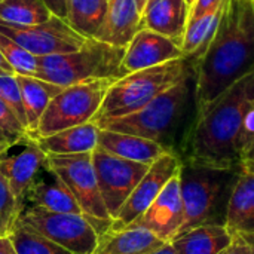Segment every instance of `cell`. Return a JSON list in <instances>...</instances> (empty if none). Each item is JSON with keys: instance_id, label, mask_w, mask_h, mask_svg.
<instances>
[{"instance_id": "obj_1", "label": "cell", "mask_w": 254, "mask_h": 254, "mask_svg": "<svg viewBox=\"0 0 254 254\" xmlns=\"http://www.w3.org/2000/svg\"><path fill=\"white\" fill-rule=\"evenodd\" d=\"M252 71H254L253 3L250 0H226L214 39L195 65V115L201 113Z\"/></svg>"}, {"instance_id": "obj_2", "label": "cell", "mask_w": 254, "mask_h": 254, "mask_svg": "<svg viewBox=\"0 0 254 254\" xmlns=\"http://www.w3.org/2000/svg\"><path fill=\"white\" fill-rule=\"evenodd\" d=\"M253 103L252 71L193 116L180 153L182 162L211 168L241 167L240 134L244 116Z\"/></svg>"}, {"instance_id": "obj_3", "label": "cell", "mask_w": 254, "mask_h": 254, "mask_svg": "<svg viewBox=\"0 0 254 254\" xmlns=\"http://www.w3.org/2000/svg\"><path fill=\"white\" fill-rule=\"evenodd\" d=\"M237 168H211L182 162L179 171L185 219L177 237L204 225H225L231 193L240 176Z\"/></svg>"}, {"instance_id": "obj_4", "label": "cell", "mask_w": 254, "mask_h": 254, "mask_svg": "<svg viewBox=\"0 0 254 254\" xmlns=\"http://www.w3.org/2000/svg\"><path fill=\"white\" fill-rule=\"evenodd\" d=\"M193 74L195 61L179 58L116 79L109 88L92 122L100 124L134 113L171 86L193 77Z\"/></svg>"}, {"instance_id": "obj_5", "label": "cell", "mask_w": 254, "mask_h": 254, "mask_svg": "<svg viewBox=\"0 0 254 254\" xmlns=\"http://www.w3.org/2000/svg\"><path fill=\"white\" fill-rule=\"evenodd\" d=\"M192 80L193 77L171 86L134 113L109 119L97 125L100 129L125 132L153 140L173 153V137L183 124L189 104H193Z\"/></svg>"}, {"instance_id": "obj_6", "label": "cell", "mask_w": 254, "mask_h": 254, "mask_svg": "<svg viewBox=\"0 0 254 254\" xmlns=\"http://www.w3.org/2000/svg\"><path fill=\"white\" fill-rule=\"evenodd\" d=\"M125 48L86 39L74 52L39 57L36 77L63 88L97 79H119Z\"/></svg>"}, {"instance_id": "obj_7", "label": "cell", "mask_w": 254, "mask_h": 254, "mask_svg": "<svg viewBox=\"0 0 254 254\" xmlns=\"http://www.w3.org/2000/svg\"><path fill=\"white\" fill-rule=\"evenodd\" d=\"M116 79H97L65 86L55 95L43 112L31 138L92 122L103 100Z\"/></svg>"}, {"instance_id": "obj_8", "label": "cell", "mask_w": 254, "mask_h": 254, "mask_svg": "<svg viewBox=\"0 0 254 254\" xmlns=\"http://www.w3.org/2000/svg\"><path fill=\"white\" fill-rule=\"evenodd\" d=\"M45 168L54 173L73 193L82 213L92 220L98 235L112 226V217L100 193L92 152L73 155H46Z\"/></svg>"}, {"instance_id": "obj_9", "label": "cell", "mask_w": 254, "mask_h": 254, "mask_svg": "<svg viewBox=\"0 0 254 254\" xmlns=\"http://www.w3.org/2000/svg\"><path fill=\"white\" fill-rule=\"evenodd\" d=\"M18 222L73 254H91L100 238L95 225L85 214L54 213L22 205Z\"/></svg>"}, {"instance_id": "obj_10", "label": "cell", "mask_w": 254, "mask_h": 254, "mask_svg": "<svg viewBox=\"0 0 254 254\" xmlns=\"http://www.w3.org/2000/svg\"><path fill=\"white\" fill-rule=\"evenodd\" d=\"M92 164L101 198L113 220L150 165L119 158L98 146L92 150Z\"/></svg>"}, {"instance_id": "obj_11", "label": "cell", "mask_w": 254, "mask_h": 254, "mask_svg": "<svg viewBox=\"0 0 254 254\" xmlns=\"http://www.w3.org/2000/svg\"><path fill=\"white\" fill-rule=\"evenodd\" d=\"M0 33L36 57L74 52L86 40L83 36L77 34L67 21L55 15L46 22L36 25H16L0 21Z\"/></svg>"}, {"instance_id": "obj_12", "label": "cell", "mask_w": 254, "mask_h": 254, "mask_svg": "<svg viewBox=\"0 0 254 254\" xmlns=\"http://www.w3.org/2000/svg\"><path fill=\"white\" fill-rule=\"evenodd\" d=\"M180 167L182 159L171 152H165L153 164H150L147 173L131 192V195L119 210L118 216L113 219L110 229L121 231L134 225L162 192L165 185L176 174H179Z\"/></svg>"}, {"instance_id": "obj_13", "label": "cell", "mask_w": 254, "mask_h": 254, "mask_svg": "<svg viewBox=\"0 0 254 254\" xmlns=\"http://www.w3.org/2000/svg\"><path fill=\"white\" fill-rule=\"evenodd\" d=\"M179 58H185L179 43L149 28H140L125 48L119 74L124 77L129 73L161 65Z\"/></svg>"}, {"instance_id": "obj_14", "label": "cell", "mask_w": 254, "mask_h": 254, "mask_svg": "<svg viewBox=\"0 0 254 254\" xmlns=\"http://www.w3.org/2000/svg\"><path fill=\"white\" fill-rule=\"evenodd\" d=\"M183 219L185 208L180 193V180L179 174H176L143 216L131 226H141L155 234L164 243H171L177 237L183 225Z\"/></svg>"}, {"instance_id": "obj_15", "label": "cell", "mask_w": 254, "mask_h": 254, "mask_svg": "<svg viewBox=\"0 0 254 254\" xmlns=\"http://www.w3.org/2000/svg\"><path fill=\"white\" fill-rule=\"evenodd\" d=\"M46 153H43L36 141L30 137L22 150L15 155L0 158V174L6 179L13 196L24 205V198L42 168H45Z\"/></svg>"}, {"instance_id": "obj_16", "label": "cell", "mask_w": 254, "mask_h": 254, "mask_svg": "<svg viewBox=\"0 0 254 254\" xmlns=\"http://www.w3.org/2000/svg\"><path fill=\"white\" fill-rule=\"evenodd\" d=\"M141 27V12L135 0H109L107 12L94 39L127 48Z\"/></svg>"}, {"instance_id": "obj_17", "label": "cell", "mask_w": 254, "mask_h": 254, "mask_svg": "<svg viewBox=\"0 0 254 254\" xmlns=\"http://www.w3.org/2000/svg\"><path fill=\"white\" fill-rule=\"evenodd\" d=\"M226 229L232 237H241L254 241V173L243 170L237 179L229 198Z\"/></svg>"}, {"instance_id": "obj_18", "label": "cell", "mask_w": 254, "mask_h": 254, "mask_svg": "<svg viewBox=\"0 0 254 254\" xmlns=\"http://www.w3.org/2000/svg\"><path fill=\"white\" fill-rule=\"evenodd\" d=\"M189 4L186 0H150L141 12V27L170 37L182 46L188 25Z\"/></svg>"}, {"instance_id": "obj_19", "label": "cell", "mask_w": 254, "mask_h": 254, "mask_svg": "<svg viewBox=\"0 0 254 254\" xmlns=\"http://www.w3.org/2000/svg\"><path fill=\"white\" fill-rule=\"evenodd\" d=\"M97 146L119 158L147 165L153 164L161 155L168 152L162 144L153 140L109 129H100Z\"/></svg>"}, {"instance_id": "obj_20", "label": "cell", "mask_w": 254, "mask_h": 254, "mask_svg": "<svg viewBox=\"0 0 254 254\" xmlns=\"http://www.w3.org/2000/svg\"><path fill=\"white\" fill-rule=\"evenodd\" d=\"M165 244L141 226H128L121 231L109 229L100 235L91 254H150Z\"/></svg>"}, {"instance_id": "obj_21", "label": "cell", "mask_w": 254, "mask_h": 254, "mask_svg": "<svg viewBox=\"0 0 254 254\" xmlns=\"http://www.w3.org/2000/svg\"><path fill=\"white\" fill-rule=\"evenodd\" d=\"M100 127L95 122L71 127L51 135L33 138L46 155H73L92 152L98 143Z\"/></svg>"}, {"instance_id": "obj_22", "label": "cell", "mask_w": 254, "mask_h": 254, "mask_svg": "<svg viewBox=\"0 0 254 254\" xmlns=\"http://www.w3.org/2000/svg\"><path fill=\"white\" fill-rule=\"evenodd\" d=\"M49 174H51V180H45V179L34 180V183L25 193L24 205L37 207L54 213L83 214L80 205L77 204L76 198L68 190V188L54 173L49 171Z\"/></svg>"}, {"instance_id": "obj_23", "label": "cell", "mask_w": 254, "mask_h": 254, "mask_svg": "<svg viewBox=\"0 0 254 254\" xmlns=\"http://www.w3.org/2000/svg\"><path fill=\"white\" fill-rule=\"evenodd\" d=\"M232 243L225 225H204L176 237L171 244L177 254H220Z\"/></svg>"}, {"instance_id": "obj_24", "label": "cell", "mask_w": 254, "mask_h": 254, "mask_svg": "<svg viewBox=\"0 0 254 254\" xmlns=\"http://www.w3.org/2000/svg\"><path fill=\"white\" fill-rule=\"evenodd\" d=\"M21 95H22V103H24V110L27 116V127H28V135H31L37 125L39 121L46 110L48 104L51 100L58 95L64 88L60 85H55L52 82L39 79L36 76H21L16 74Z\"/></svg>"}, {"instance_id": "obj_25", "label": "cell", "mask_w": 254, "mask_h": 254, "mask_svg": "<svg viewBox=\"0 0 254 254\" xmlns=\"http://www.w3.org/2000/svg\"><path fill=\"white\" fill-rule=\"evenodd\" d=\"M226 1L214 9L213 12L189 22L186 25L183 40H182V51L185 58H190L196 63L204 57L205 51L208 49L210 43L214 39V34L217 31L220 18L223 15Z\"/></svg>"}, {"instance_id": "obj_26", "label": "cell", "mask_w": 254, "mask_h": 254, "mask_svg": "<svg viewBox=\"0 0 254 254\" xmlns=\"http://www.w3.org/2000/svg\"><path fill=\"white\" fill-rule=\"evenodd\" d=\"M109 0H68L67 24L85 39H94L107 12Z\"/></svg>"}, {"instance_id": "obj_27", "label": "cell", "mask_w": 254, "mask_h": 254, "mask_svg": "<svg viewBox=\"0 0 254 254\" xmlns=\"http://www.w3.org/2000/svg\"><path fill=\"white\" fill-rule=\"evenodd\" d=\"M52 16L42 0H3L0 3V21L16 25H36Z\"/></svg>"}, {"instance_id": "obj_28", "label": "cell", "mask_w": 254, "mask_h": 254, "mask_svg": "<svg viewBox=\"0 0 254 254\" xmlns=\"http://www.w3.org/2000/svg\"><path fill=\"white\" fill-rule=\"evenodd\" d=\"M10 238L18 254H73L64 247L22 226L18 220Z\"/></svg>"}, {"instance_id": "obj_29", "label": "cell", "mask_w": 254, "mask_h": 254, "mask_svg": "<svg viewBox=\"0 0 254 254\" xmlns=\"http://www.w3.org/2000/svg\"><path fill=\"white\" fill-rule=\"evenodd\" d=\"M0 52L13 68L15 74L36 76L39 71V57L33 55L21 45L0 33Z\"/></svg>"}, {"instance_id": "obj_30", "label": "cell", "mask_w": 254, "mask_h": 254, "mask_svg": "<svg viewBox=\"0 0 254 254\" xmlns=\"http://www.w3.org/2000/svg\"><path fill=\"white\" fill-rule=\"evenodd\" d=\"M21 210L22 204L13 196L6 179L0 174V238L12 235Z\"/></svg>"}, {"instance_id": "obj_31", "label": "cell", "mask_w": 254, "mask_h": 254, "mask_svg": "<svg viewBox=\"0 0 254 254\" xmlns=\"http://www.w3.org/2000/svg\"><path fill=\"white\" fill-rule=\"evenodd\" d=\"M0 134L7 138L12 146L25 143L30 135L16 113L0 98Z\"/></svg>"}, {"instance_id": "obj_32", "label": "cell", "mask_w": 254, "mask_h": 254, "mask_svg": "<svg viewBox=\"0 0 254 254\" xmlns=\"http://www.w3.org/2000/svg\"><path fill=\"white\" fill-rule=\"evenodd\" d=\"M0 98L16 113V116L19 118V121L24 124V127L28 131L27 116H25L22 95H21L16 74H1L0 76Z\"/></svg>"}, {"instance_id": "obj_33", "label": "cell", "mask_w": 254, "mask_h": 254, "mask_svg": "<svg viewBox=\"0 0 254 254\" xmlns=\"http://www.w3.org/2000/svg\"><path fill=\"white\" fill-rule=\"evenodd\" d=\"M238 149H240L241 162L254 149V103L250 106V109L247 110V113L244 116L243 127H241V134H240Z\"/></svg>"}, {"instance_id": "obj_34", "label": "cell", "mask_w": 254, "mask_h": 254, "mask_svg": "<svg viewBox=\"0 0 254 254\" xmlns=\"http://www.w3.org/2000/svg\"><path fill=\"white\" fill-rule=\"evenodd\" d=\"M226 0H195L193 4L189 7V18H188V24L213 12L214 9H217L219 6H222Z\"/></svg>"}, {"instance_id": "obj_35", "label": "cell", "mask_w": 254, "mask_h": 254, "mask_svg": "<svg viewBox=\"0 0 254 254\" xmlns=\"http://www.w3.org/2000/svg\"><path fill=\"white\" fill-rule=\"evenodd\" d=\"M220 254H254V241L241 237H232V243Z\"/></svg>"}, {"instance_id": "obj_36", "label": "cell", "mask_w": 254, "mask_h": 254, "mask_svg": "<svg viewBox=\"0 0 254 254\" xmlns=\"http://www.w3.org/2000/svg\"><path fill=\"white\" fill-rule=\"evenodd\" d=\"M48 9L51 10L52 15L61 18L65 21V16H67V1L68 0H42Z\"/></svg>"}, {"instance_id": "obj_37", "label": "cell", "mask_w": 254, "mask_h": 254, "mask_svg": "<svg viewBox=\"0 0 254 254\" xmlns=\"http://www.w3.org/2000/svg\"><path fill=\"white\" fill-rule=\"evenodd\" d=\"M0 254H18L10 237L0 238Z\"/></svg>"}, {"instance_id": "obj_38", "label": "cell", "mask_w": 254, "mask_h": 254, "mask_svg": "<svg viewBox=\"0 0 254 254\" xmlns=\"http://www.w3.org/2000/svg\"><path fill=\"white\" fill-rule=\"evenodd\" d=\"M241 168L243 170H247V171H252L254 173V149L243 159L241 162Z\"/></svg>"}, {"instance_id": "obj_39", "label": "cell", "mask_w": 254, "mask_h": 254, "mask_svg": "<svg viewBox=\"0 0 254 254\" xmlns=\"http://www.w3.org/2000/svg\"><path fill=\"white\" fill-rule=\"evenodd\" d=\"M1 74H15V71L10 67V64L6 61V58L3 57V54L0 52V76Z\"/></svg>"}, {"instance_id": "obj_40", "label": "cell", "mask_w": 254, "mask_h": 254, "mask_svg": "<svg viewBox=\"0 0 254 254\" xmlns=\"http://www.w3.org/2000/svg\"><path fill=\"white\" fill-rule=\"evenodd\" d=\"M150 254H177V252H176V249L173 247L171 243H165V244H162L159 249H156L155 252H152Z\"/></svg>"}, {"instance_id": "obj_41", "label": "cell", "mask_w": 254, "mask_h": 254, "mask_svg": "<svg viewBox=\"0 0 254 254\" xmlns=\"http://www.w3.org/2000/svg\"><path fill=\"white\" fill-rule=\"evenodd\" d=\"M10 147H12V143L0 134V158H1V156H4Z\"/></svg>"}, {"instance_id": "obj_42", "label": "cell", "mask_w": 254, "mask_h": 254, "mask_svg": "<svg viewBox=\"0 0 254 254\" xmlns=\"http://www.w3.org/2000/svg\"><path fill=\"white\" fill-rule=\"evenodd\" d=\"M135 1H137L138 10H140V12H143V9L146 7V4H147V3H149L150 0H135Z\"/></svg>"}, {"instance_id": "obj_43", "label": "cell", "mask_w": 254, "mask_h": 254, "mask_svg": "<svg viewBox=\"0 0 254 254\" xmlns=\"http://www.w3.org/2000/svg\"><path fill=\"white\" fill-rule=\"evenodd\" d=\"M193 1H195V0H186V3L189 4V7H190V6L193 4Z\"/></svg>"}, {"instance_id": "obj_44", "label": "cell", "mask_w": 254, "mask_h": 254, "mask_svg": "<svg viewBox=\"0 0 254 254\" xmlns=\"http://www.w3.org/2000/svg\"><path fill=\"white\" fill-rule=\"evenodd\" d=\"M250 1H252V3H253V6H254V0H250Z\"/></svg>"}, {"instance_id": "obj_45", "label": "cell", "mask_w": 254, "mask_h": 254, "mask_svg": "<svg viewBox=\"0 0 254 254\" xmlns=\"http://www.w3.org/2000/svg\"><path fill=\"white\" fill-rule=\"evenodd\" d=\"M1 1H3V0H0V3H1Z\"/></svg>"}]
</instances>
